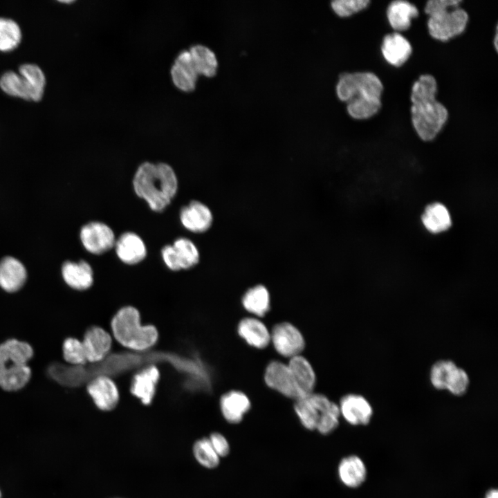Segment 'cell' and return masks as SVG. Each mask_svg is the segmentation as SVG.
Masks as SVG:
<instances>
[{"label":"cell","instance_id":"6da1fadb","mask_svg":"<svg viewBox=\"0 0 498 498\" xmlns=\"http://www.w3.org/2000/svg\"><path fill=\"white\" fill-rule=\"evenodd\" d=\"M438 84L431 74H423L412 86L410 101L412 126L423 141L434 140L445 125L449 113L437 99Z\"/></svg>","mask_w":498,"mask_h":498},{"label":"cell","instance_id":"7a4b0ae2","mask_svg":"<svg viewBox=\"0 0 498 498\" xmlns=\"http://www.w3.org/2000/svg\"><path fill=\"white\" fill-rule=\"evenodd\" d=\"M384 86L378 76L372 72L344 73L335 86L338 98L347 103L349 115L356 120H367L382 108Z\"/></svg>","mask_w":498,"mask_h":498},{"label":"cell","instance_id":"3957f363","mask_svg":"<svg viewBox=\"0 0 498 498\" xmlns=\"http://www.w3.org/2000/svg\"><path fill=\"white\" fill-rule=\"evenodd\" d=\"M133 187L136 195L144 199L151 210L161 212L176 196L178 179L169 165L145 162L133 176Z\"/></svg>","mask_w":498,"mask_h":498},{"label":"cell","instance_id":"277c9868","mask_svg":"<svg viewBox=\"0 0 498 498\" xmlns=\"http://www.w3.org/2000/svg\"><path fill=\"white\" fill-rule=\"evenodd\" d=\"M109 332L120 347L138 353L151 350L159 339L157 328L143 324L140 311L131 305L120 308L112 316Z\"/></svg>","mask_w":498,"mask_h":498},{"label":"cell","instance_id":"5b68a950","mask_svg":"<svg viewBox=\"0 0 498 498\" xmlns=\"http://www.w3.org/2000/svg\"><path fill=\"white\" fill-rule=\"evenodd\" d=\"M34 354L32 346L15 338L0 344V387L16 391L24 387L32 376L28 366Z\"/></svg>","mask_w":498,"mask_h":498},{"label":"cell","instance_id":"8992f818","mask_svg":"<svg viewBox=\"0 0 498 498\" xmlns=\"http://www.w3.org/2000/svg\"><path fill=\"white\" fill-rule=\"evenodd\" d=\"M462 0H430L424 12L428 15L427 27L430 35L445 42L462 34L468 25L469 16L461 7Z\"/></svg>","mask_w":498,"mask_h":498},{"label":"cell","instance_id":"52a82bcc","mask_svg":"<svg viewBox=\"0 0 498 498\" xmlns=\"http://www.w3.org/2000/svg\"><path fill=\"white\" fill-rule=\"evenodd\" d=\"M338 407L325 395L313 392L296 400L294 410L306 430L315 431L322 418Z\"/></svg>","mask_w":498,"mask_h":498},{"label":"cell","instance_id":"ba28073f","mask_svg":"<svg viewBox=\"0 0 498 498\" xmlns=\"http://www.w3.org/2000/svg\"><path fill=\"white\" fill-rule=\"evenodd\" d=\"M166 266L172 271L190 270L196 266L200 255L195 244L189 239L180 237L173 245H166L161 250Z\"/></svg>","mask_w":498,"mask_h":498},{"label":"cell","instance_id":"9c48e42d","mask_svg":"<svg viewBox=\"0 0 498 498\" xmlns=\"http://www.w3.org/2000/svg\"><path fill=\"white\" fill-rule=\"evenodd\" d=\"M86 392L95 407L103 412L114 411L118 406L120 394L114 380L107 375H98L86 385Z\"/></svg>","mask_w":498,"mask_h":498},{"label":"cell","instance_id":"30bf717a","mask_svg":"<svg viewBox=\"0 0 498 498\" xmlns=\"http://www.w3.org/2000/svg\"><path fill=\"white\" fill-rule=\"evenodd\" d=\"M81 341L89 364L104 360L111 353L114 343L111 333L98 325L88 326L83 332Z\"/></svg>","mask_w":498,"mask_h":498},{"label":"cell","instance_id":"8fae6325","mask_svg":"<svg viewBox=\"0 0 498 498\" xmlns=\"http://www.w3.org/2000/svg\"><path fill=\"white\" fill-rule=\"evenodd\" d=\"M160 378L158 366L155 364L147 365L133 374L129 391L142 405L149 406L156 396Z\"/></svg>","mask_w":498,"mask_h":498},{"label":"cell","instance_id":"7c38bea8","mask_svg":"<svg viewBox=\"0 0 498 498\" xmlns=\"http://www.w3.org/2000/svg\"><path fill=\"white\" fill-rule=\"evenodd\" d=\"M270 333L274 349L284 357L291 358L299 356L304 349L305 340L302 333L291 323H278Z\"/></svg>","mask_w":498,"mask_h":498},{"label":"cell","instance_id":"4fadbf2b","mask_svg":"<svg viewBox=\"0 0 498 498\" xmlns=\"http://www.w3.org/2000/svg\"><path fill=\"white\" fill-rule=\"evenodd\" d=\"M80 237L85 249L94 255H102L108 252L114 247L116 243L112 229L99 221H92L83 225Z\"/></svg>","mask_w":498,"mask_h":498},{"label":"cell","instance_id":"5bb4252c","mask_svg":"<svg viewBox=\"0 0 498 498\" xmlns=\"http://www.w3.org/2000/svg\"><path fill=\"white\" fill-rule=\"evenodd\" d=\"M264 380L268 387L285 397L295 400L302 397L287 364L270 362L266 368Z\"/></svg>","mask_w":498,"mask_h":498},{"label":"cell","instance_id":"9a60e30c","mask_svg":"<svg viewBox=\"0 0 498 498\" xmlns=\"http://www.w3.org/2000/svg\"><path fill=\"white\" fill-rule=\"evenodd\" d=\"M340 416L353 426L368 425L373 416V408L362 396L350 394L343 396L338 404Z\"/></svg>","mask_w":498,"mask_h":498},{"label":"cell","instance_id":"2e32d148","mask_svg":"<svg viewBox=\"0 0 498 498\" xmlns=\"http://www.w3.org/2000/svg\"><path fill=\"white\" fill-rule=\"evenodd\" d=\"M180 220L187 230L194 233H203L211 228L213 214L204 203L192 201L181 210Z\"/></svg>","mask_w":498,"mask_h":498},{"label":"cell","instance_id":"e0dca14e","mask_svg":"<svg viewBox=\"0 0 498 498\" xmlns=\"http://www.w3.org/2000/svg\"><path fill=\"white\" fill-rule=\"evenodd\" d=\"M381 52L385 61L395 67L405 64L412 53L409 41L396 32L387 34L382 39Z\"/></svg>","mask_w":498,"mask_h":498},{"label":"cell","instance_id":"ac0fdd59","mask_svg":"<svg viewBox=\"0 0 498 498\" xmlns=\"http://www.w3.org/2000/svg\"><path fill=\"white\" fill-rule=\"evenodd\" d=\"M219 404L222 416L230 424L241 423L251 407L247 395L238 390H230L222 394Z\"/></svg>","mask_w":498,"mask_h":498},{"label":"cell","instance_id":"d6986e66","mask_svg":"<svg viewBox=\"0 0 498 498\" xmlns=\"http://www.w3.org/2000/svg\"><path fill=\"white\" fill-rule=\"evenodd\" d=\"M115 249L120 260L127 265H136L143 261L147 248L143 240L136 233L126 232L115 243Z\"/></svg>","mask_w":498,"mask_h":498},{"label":"cell","instance_id":"ffe728a7","mask_svg":"<svg viewBox=\"0 0 498 498\" xmlns=\"http://www.w3.org/2000/svg\"><path fill=\"white\" fill-rule=\"evenodd\" d=\"M340 481L349 488H357L366 481L367 468L364 461L358 455L350 454L343 457L338 465Z\"/></svg>","mask_w":498,"mask_h":498},{"label":"cell","instance_id":"44dd1931","mask_svg":"<svg viewBox=\"0 0 498 498\" xmlns=\"http://www.w3.org/2000/svg\"><path fill=\"white\" fill-rule=\"evenodd\" d=\"M62 275L70 288L79 291L89 290L94 283L93 270L90 264L84 260L64 262L62 267Z\"/></svg>","mask_w":498,"mask_h":498},{"label":"cell","instance_id":"7402d4cb","mask_svg":"<svg viewBox=\"0 0 498 498\" xmlns=\"http://www.w3.org/2000/svg\"><path fill=\"white\" fill-rule=\"evenodd\" d=\"M27 279V271L24 264L12 257H6L0 261V287L8 293L20 290Z\"/></svg>","mask_w":498,"mask_h":498},{"label":"cell","instance_id":"603a6c76","mask_svg":"<svg viewBox=\"0 0 498 498\" xmlns=\"http://www.w3.org/2000/svg\"><path fill=\"white\" fill-rule=\"evenodd\" d=\"M174 84L181 91L190 92L195 89L198 74L189 50L181 51L171 69Z\"/></svg>","mask_w":498,"mask_h":498},{"label":"cell","instance_id":"cb8c5ba5","mask_svg":"<svg viewBox=\"0 0 498 498\" xmlns=\"http://www.w3.org/2000/svg\"><path fill=\"white\" fill-rule=\"evenodd\" d=\"M388 22L396 33L407 30L412 20L419 15L417 7L408 1L396 0L391 1L386 10Z\"/></svg>","mask_w":498,"mask_h":498},{"label":"cell","instance_id":"d4e9b609","mask_svg":"<svg viewBox=\"0 0 498 498\" xmlns=\"http://www.w3.org/2000/svg\"><path fill=\"white\" fill-rule=\"evenodd\" d=\"M287 365L302 397L314 392L316 376L310 362L299 355L290 358Z\"/></svg>","mask_w":498,"mask_h":498},{"label":"cell","instance_id":"484cf974","mask_svg":"<svg viewBox=\"0 0 498 498\" xmlns=\"http://www.w3.org/2000/svg\"><path fill=\"white\" fill-rule=\"evenodd\" d=\"M237 333L248 344L257 349H264L270 342L267 326L255 317L242 319L237 326Z\"/></svg>","mask_w":498,"mask_h":498},{"label":"cell","instance_id":"4316f807","mask_svg":"<svg viewBox=\"0 0 498 498\" xmlns=\"http://www.w3.org/2000/svg\"><path fill=\"white\" fill-rule=\"evenodd\" d=\"M241 302L243 308L248 313L257 317H263L270 308V293L265 286L255 285L245 292Z\"/></svg>","mask_w":498,"mask_h":498},{"label":"cell","instance_id":"83f0119b","mask_svg":"<svg viewBox=\"0 0 498 498\" xmlns=\"http://www.w3.org/2000/svg\"><path fill=\"white\" fill-rule=\"evenodd\" d=\"M0 87L9 95L35 102V94L28 80L19 73H4L0 78Z\"/></svg>","mask_w":498,"mask_h":498},{"label":"cell","instance_id":"f1b7e54d","mask_svg":"<svg viewBox=\"0 0 498 498\" xmlns=\"http://www.w3.org/2000/svg\"><path fill=\"white\" fill-rule=\"evenodd\" d=\"M424 227L432 233L444 232L451 226L452 220L447 208L439 203L429 205L422 215Z\"/></svg>","mask_w":498,"mask_h":498},{"label":"cell","instance_id":"f546056e","mask_svg":"<svg viewBox=\"0 0 498 498\" xmlns=\"http://www.w3.org/2000/svg\"><path fill=\"white\" fill-rule=\"evenodd\" d=\"M191 59L198 75L207 77L215 75L218 62L214 53L207 46L198 44L189 50Z\"/></svg>","mask_w":498,"mask_h":498},{"label":"cell","instance_id":"4dcf8cb0","mask_svg":"<svg viewBox=\"0 0 498 498\" xmlns=\"http://www.w3.org/2000/svg\"><path fill=\"white\" fill-rule=\"evenodd\" d=\"M22 37L19 26L14 20L0 17V51L8 52L15 49Z\"/></svg>","mask_w":498,"mask_h":498},{"label":"cell","instance_id":"1f68e13d","mask_svg":"<svg viewBox=\"0 0 498 498\" xmlns=\"http://www.w3.org/2000/svg\"><path fill=\"white\" fill-rule=\"evenodd\" d=\"M193 454L196 461L207 469H214L220 463L221 458L212 448L208 437L196 440L192 448Z\"/></svg>","mask_w":498,"mask_h":498},{"label":"cell","instance_id":"d6a6232c","mask_svg":"<svg viewBox=\"0 0 498 498\" xmlns=\"http://www.w3.org/2000/svg\"><path fill=\"white\" fill-rule=\"evenodd\" d=\"M62 356L66 364L86 365L88 362L81 339L75 337L66 338L62 343Z\"/></svg>","mask_w":498,"mask_h":498},{"label":"cell","instance_id":"836d02e7","mask_svg":"<svg viewBox=\"0 0 498 498\" xmlns=\"http://www.w3.org/2000/svg\"><path fill=\"white\" fill-rule=\"evenodd\" d=\"M18 73L27 78L33 90L36 102L39 101L43 97L46 85L43 71L35 64H24L19 68Z\"/></svg>","mask_w":498,"mask_h":498},{"label":"cell","instance_id":"e575fe53","mask_svg":"<svg viewBox=\"0 0 498 498\" xmlns=\"http://www.w3.org/2000/svg\"><path fill=\"white\" fill-rule=\"evenodd\" d=\"M456 367L451 360H439L434 363L430 371V382L437 389H446L450 377Z\"/></svg>","mask_w":498,"mask_h":498},{"label":"cell","instance_id":"d590c367","mask_svg":"<svg viewBox=\"0 0 498 498\" xmlns=\"http://www.w3.org/2000/svg\"><path fill=\"white\" fill-rule=\"evenodd\" d=\"M370 3L369 0H336L331 1V6L338 16L347 17L366 9Z\"/></svg>","mask_w":498,"mask_h":498},{"label":"cell","instance_id":"8d00e7d4","mask_svg":"<svg viewBox=\"0 0 498 498\" xmlns=\"http://www.w3.org/2000/svg\"><path fill=\"white\" fill-rule=\"evenodd\" d=\"M469 382V377L466 371L456 366L450 377L445 390L453 395L461 396L466 392Z\"/></svg>","mask_w":498,"mask_h":498},{"label":"cell","instance_id":"74e56055","mask_svg":"<svg viewBox=\"0 0 498 498\" xmlns=\"http://www.w3.org/2000/svg\"><path fill=\"white\" fill-rule=\"evenodd\" d=\"M210 442L220 458L227 456L230 452V445L227 438L218 432H212L208 437Z\"/></svg>","mask_w":498,"mask_h":498},{"label":"cell","instance_id":"f35d334b","mask_svg":"<svg viewBox=\"0 0 498 498\" xmlns=\"http://www.w3.org/2000/svg\"><path fill=\"white\" fill-rule=\"evenodd\" d=\"M484 498H498V491L495 488H491L488 490L486 495Z\"/></svg>","mask_w":498,"mask_h":498},{"label":"cell","instance_id":"ab89813d","mask_svg":"<svg viewBox=\"0 0 498 498\" xmlns=\"http://www.w3.org/2000/svg\"><path fill=\"white\" fill-rule=\"evenodd\" d=\"M493 44H494V46H495V50L497 51V49H498V33H497V26H496L495 34V37H494Z\"/></svg>","mask_w":498,"mask_h":498},{"label":"cell","instance_id":"60d3db41","mask_svg":"<svg viewBox=\"0 0 498 498\" xmlns=\"http://www.w3.org/2000/svg\"><path fill=\"white\" fill-rule=\"evenodd\" d=\"M1 496H2V495H1V490H0V498H1Z\"/></svg>","mask_w":498,"mask_h":498}]
</instances>
